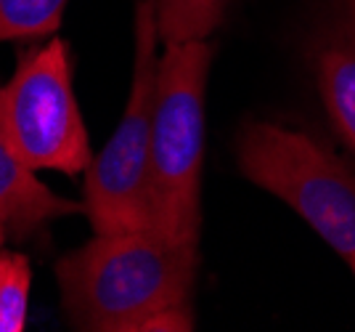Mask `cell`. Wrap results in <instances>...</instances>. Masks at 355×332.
<instances>
[{
    "instance_id": "cell-10",
    "label": "cell",
    "mask_w": 355,
    "mask_h": 332,
    "mask_svg": "<svg viewBox=\"0 0 355 332\" xmlns=\"http://www.w3.org/2000/svg\"><path fill=\"white\" fill-rule=\"evenodd\" d=\"M30 260L0 247V332H21L30 303Z\"/></svg>"
},
{
    "instance_id": "cell-4",
    "label": "cell",
    "mask_w": 355,
    "mask_h": 332,
    "mask_svg": "<svg viewBox=\"0 0 355 332\" xmlns=\"http://www.w3.org/2000/svg\"><path fill=\"white\" fill-rule=\"evenodd\" d=\"M159 32L148 3L135 0L133 83L122 120L88 165L85 205L96 234L154 229L151 128L159 77Z\"/></svg>"
},
{
    "instance_id": "cell-7",
    "label": "cell",
    "mask_w": 355,
    "mask_h": 332,
    "mask_svg": "<svg viewBox=\"0 0 355 332\" xmlns=\"http://www.w3.org/2000/svg\"><path fill=\"white\" fill-rule=\"evenodd\" d=\"M80 205L51 192L35 179V170L24 167L0 141V224L14 234H27L53 218L77 213Z\"/></svg>"
},
{
    "instance_id": "cell-3",
    "label": "cell",
    "mask_w": 355,
    "mask_h": 332,
    "mask_svg": "<svg viewBox=\"0 0 355 332\" xmlns=\"http://www.w3.org/2000/svg\"><path fill=\"white\" fill-rule=\"evenodd\" d=\"M241 173L284 199L355 274V173L321 141L254 120L239 136Z\"/></svg>"
},
{
    "instance_id": "cell-2",
    "label": "cell",
    "mask_w": 355,
    "mask_h": 332,
    "mask_svg": "<svg viewBox=\"0 0 355 332\" xmlns=\"http://www.w3.org/2000/svg\"><path fill=\"white\" fill-rule=\"evenodd\" d=\"M212 64L207 40L164 46L151 128L154 229L183 244H199L205 91Z\"/></svg>"
},
{
    "instance_id": "cell-9",
    "label": "cell",
    "mask_w": 355,
    "mask_h": 332,
    "mask_svg": "<svg viewBox=\"0 0 355 332\" xmlns=\"http://www.w3.org/2000/svg\"><path fill=\"white\" fill-rule=\"evenodd\" d=\"M67 0H0V40L43 38L59 27Z\"/></svg>"
},
{
    "instance_id": "cell-6",
    "label": "cell",
    "mask_w": 355,
    "mask_h": 332,
    "mask_svg": "<svg viewBox=\"0 0 355 332\" xmlns=\"http://www.w3.org/2000/svg\"><path fill=\"white\" fill-rule=\"evenodd\" d=\"M311 61L326 115L355 151V0H329L313 35Z\"/></svg>"
},
{
    "instance_id": "cell-5",
    "label": "cell",
    "mask_w": 355,
    "mask_h": 332,
    "mask_svg": "<svg viewBox=\"0 0 355 332\" xmlns=\"http://www.w3.org/2000/svg\"><path fill=\"white\" fill-rule=\"evenodd\" d=\"M0 141L30 170L77 176L90 165L64 40L53 38L21 56L14 77L0 88Z\"/></svg>"
},
{
    "instance_id": "cell-1",
    "label": "cell",
    "mask_w": 355,
    "mask_h": 332,
    "mask_svg": "<svg viewBox=\"0 0 355 332\" xmlns=\"http://www.w3.org/2000/svg\"><path fill=\"white\" fill-rule=\"evenodd\" d=\"M196 247L135 229L96 234L56 266L64 311L77 330H191Z\"/></svg>"
},
{
    "instance_id": "cell-11",
    "label": "cell",
    "mask_w": 355,
    "mask_h": 332,
    "mask_svg": "<svg viewBox=\"0 0 355 332\" xmlns=\"http://www.w3.org/2000/svg\"><path fill=\"white\" fill-rule=\"evenodd\" d=\"M11 231H8V226L6 224H0V247H3V242H6V237H8Z\"/></svg>"
},
{
    "instance_id": "cell-8",
    "label": "cell",
    "mask_w": 355,
    "mask_h": 332,
    "mask_svg": "<svg viewBox=\"0 0 355 332\" xmlns=\"http://www.w3.org/2000/svg\"><path fill=\"white\" fill-rule=\"evenodd\" d=\"M141 3H148L154 11L159 43L175 46V43L207 40L220 27L231 0H141Z\"/></svg>"
}]
</instances>
